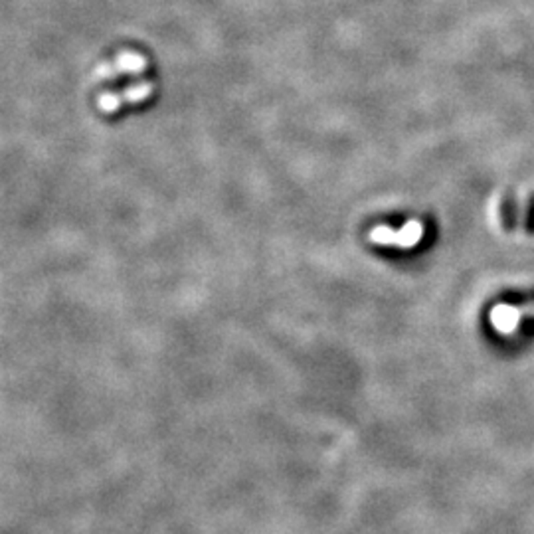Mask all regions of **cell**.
<instances>
[{"label":"cell","instance_id":"1","mask_svg":"<svg viewBox=\"0 0 534 534\" xmlns=\"http://www.w3.org/2000/svg\"><path fill=\"white\" fill-rule=\"evenodd\" d=\"M424 236V224L419 220L406 222L402 230H394L388 226H374L368 233V240L376 245H392V247H414L421 242Z\"/></svg>","mask_w":534,"mask_h":534},{"label":"cell","instance_id":"2","mask_svg":"<svg viewBox=\"0 0 534 534\" xmlns=\"http://www.w3.org/2000/svg\"><path fill=\"white\" fill-rule=\"evenodd\" d=\"M534 317V303L533 305H509V303H499L491 309L489 313V323L493 329L503 335V337H512L519 325L524 319Z\"/></svg>","mask_w":534,"mask_h":534},{"label":"cell","instance_id":"3","mask_svg":"<svg viewBox=\"0 0 534 534\" xmlns=\"http://www.w3.org/2000/svg\"><path fill=\"white\" fill-rule=\"evenodd\" d=\"M145 66H147V59L139 56V54H135V52H125V54H121L117 62L113 66H101L99 70H97V75L99 78H105V75H115L119 71H129V73H135V71L145 70Z\"/></svg>","mask_w":534,"mask_h":534},{"label":"cell","instance_id":"4","mask_svg":"<svg viewBox=\"0 0 534 534\" xmlns=\"http://www.w3.org/2000/svg\"><path fill=\"white\" fill-rule=\"evenodd\" d=\"M152 92L151 83H140V85H135L131 89H125L123 93H119V101H127V103H137V101H143L147 99Z\"/></svg>","mask_w":534,"mask_h":534}]
</instances>
